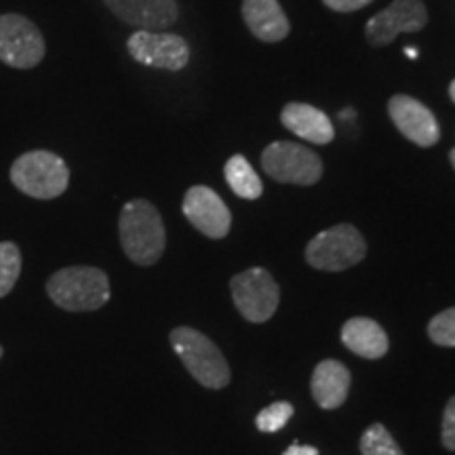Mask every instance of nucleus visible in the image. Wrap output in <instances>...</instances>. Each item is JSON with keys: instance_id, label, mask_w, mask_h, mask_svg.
<instances>
[{"instance_id": "nucleus-24", "label": "nucleus", "mask_w": 455, "mask_h": 455, "mask_svg": "<svg viewBox=\"0 0 455 455\" xmlns=\"http://www.w3.org/2000/svg\"><path fill=\"white\" fill-rule=\"evenodd\" d=\"M373 0H323V4L338 13H352V11L365 9L367 4H371Z\"/></svg>"}, {"instance_id": "nucleus-22", "label": "nucleus", "mask_w": 455, "mask_h": 455, "mask_svg": "<svg viewBox=\"0 0 455 455\" xmlns=\"http://www.w3.org/2000/svg\"><path fill=\"white\" fill-rule=\"evenodd\" d=\"M428 335L436 346L455 348V308H447L436 315L428 325Z\"/></svg>"}, {"instance_id": "nucleus-26", "label": "nucleus", "mask_w": 455, "mask_h": 455, "mask_svg": "<svg viewBox=\"0 0 455 455\" xmlns=\"http://www.w3.org/2000/svg\"><path fill=\"white\" fill-rule=\"evenodd\" d=\"M405 55L411 57V60H415V57H418V51H415L413 47H407V49H405Z\"/></svg>"}, {"instance_id": "nucleus-15", "label": "nucleus", "mask_w": 455, "mask_h": 455, "mask_svg": "<svg viewBox=\"0 0 455 455\" xmlns=\"http://www.w3.org/2000/svg\"><path fill=\"white\" fill-rule=\"evenodd\" d=\"M281 121L291 133L298 138L310 141V144L325 146L335 138L333 123L329 116L318 108L310 104H301V101H291L283 108Z\"/></svg>"}, {"instance_id": "nucleus-29", "label": "nucleus", "mask_w": 455, "mask_h": 455, "mask_svg": "<svg viewBox=\"0 0 455 455\" xmlns=\"http://www.w3.org/2000/svg\"><path fill=\"white\" fill-rule=\"evenodd\" d=\"M0 356H3V346H0Z\"/></svg>"}, {"instance_id": "nucleus-23", "label": "nucleus", "mask_w": 455, "mask_h": 455, "mask_svg": "<svg viewBox=\"0 0 455 455\" xmlns=\"http://www.w3.org/2000/svg\"><path fill=\"white\" fill-rule=\"evenodd\" d=\"M441 441L443 447L449 449V451H455V396L449 398L445 411H443Z\"/></svg>"}, {"instance_id": "nucleus-5", "label": "nucleus", "mask_w": 455, "mask_h": 455, "mask_svg": "<svg viewBox=\"0 0 455 455\" xmlns=\"http://www.w3.org/2000/svg\"><path fill=\"white\" fill-rule=\"evenodd\" d=\"M367 255V243L352 224H338L318 232L306 247V261L316 270L341 272L361 264Z\"/></svg>"}, {"instance_id": "nucleus-10", "label": "nucleus", "mask_w": 455, "mask_h": 455, "mask_svg": "<svg viewBox=\"0 0 455 455\" xmlns=\"http://www.w3.org/2000/svg\"><path fill=\"white\" fill-rule=\"evenodd\" d=\"M428 24V11L422 0H395L375 13L365 26V36L371 47H386L398 34H413Z\"/></svg>"}, {"instance_id": "nucleus-6", "label": "nucleus", "mask_w": 455, "mask_h": 455, "mask_svg": "<svg viewBox=\"0 0 455 455\" xmlns=\"http://www.w3.org/2000/svg\"><path fill=\"white\" fill-rule=\"evenodd\" d=\"M261 167L278 184L315 186L323 178V161L316 152L291 141H275L261 152Z\"/></svg>"}, {"instance_id": "nucleus-8", "label": "nucleus", "mask_w": 455, "mask_h": 455, "mask_svg": "<svg viewBox=\"0 0 455 455\" xmlns=\"http://www.w3.org/2000/svg\"><path fill=\"white\" fill-rule=\"evenodd\" d=\"M232 299L236 310L249 323H266L275 316L281 291L266 268H249L230 281Z\"/></svg>"}, {"instance_id": "nucleus-9", "label": "nucleus", "mask_w": 455, "mask_h": 455, "mask_svg": "<svg viewBox=\"0 0 455 455\" xmlns=\"http://www.w3.org/2000/svg\"><path fill=\"white\" fill-rule=\"evenodd\" d=\"M127 51L135 61L158 70L180 72L190 61V47L184 38L171 32L138 30L129 36Z\"/></svg>"}, {"instance_id": "nucleus-14", "label": "nucleus", "mask_w": 455, "mask_h": 455, "mask_svg": "<svg viewBox=\"0 0 455 455\" xmlns=\"http://www.w3.org/2000/svg\"><path fill=\"white\" fill-rule=\"evenodd\" d=\"M243 20L258 41L278 43L287 38V15L278 0H243Z\"/></svg>"}, {"instance_id": "nucleus-16", "label": "nucleus", "mask_w": 455, "mask_h": 455, "mask_svg": "<svg viewBox=\"0 0 455 455\" xmlns=\"http://www.w3.org/2000/svg\"><path fill=\"white\" fill-rule=\"evenodd\" d=\"M350 371L335 358L321 361L312 373V396L321 409H338L344 405L350 392Z\"/></svg>"}, {"instance_id": "nucleus-25", "label": "nucleus", "mask_w": 455, "mask_h": 455, "mask_svg": "<svg viewBox=\"0 0 455 455\" xmlns=\"http://www.w3.org/2000/svg\"><path fill=\"white\" fill-rule=\"evenodd\" d=\"M283 455H318V449L310 447V445H299V443H293V445L289 447Z\"/></svg>"}, {"instance_id": "nucleus-4", "label": "nucleus", "mask_w": 455, "mask_h": 455, "mask_svg": "<svg viewBox=\"0 0 455 455\" xmlns=\"http://www.w3.org/2000/svg\"><path fill=\"white\" fill-rule=\"evenodd\" d=\"M11 181L24 195L51 201L61 196L70 184V169L66 161L49 150H30L11 167Z\"/></svg>"}, {"instance_id": "nucleus-19", "label": "nucleus", "mask_w": 455, "mask_h": 455, "mask_svg": "<svg viewBox=\"0 0 455 455\" xmlns=\"http://www.w3.org/2000/svg\"><path fill=\"white\" fill-rule=\"evenodd\" d=\"M363 455H405L384 424L375 422L361 436Z\"/></svg>"}, {"instance_id": "nucleus-13", "label": "nucleus", "mask_w": 455, "mask_h": 455, "mask_svg": "<svg viewBox=\"0 0 455 455\" xmlns=\"http://www.w3.org/2000/svg\"><path fill=\"white\" fill-rule=\"evenodd\" d=\"M104 4L118 20L138 30H167L180 15L175 0H104Z\"/></svg>"}, {"instance_id": "nucleus-20", "label": "nucleus", "mask_w": 455, "mask_h": 455, "mask_svg": "<svg viewBox=\"0 0 455 455\" xmlns=\"http://www.w3.org/2000/svg\"><path fill=\"white\" fill-rule=\"evenodd\" d=\"M21 275V251L15 243H0V298L13 291Z\"/></svg>"}, {"instance_id": "nucleus-28", "label": "nucleus", "mask_w": 455, "mask_h": 455, "mask_svg": "<svg viewBox=\"0 0 455 455\" xmlns=\"http://www.w3.org/2000/svg\"><path fill=\"white\" fill-rule=\"evenodd\" d=\"M449 158H451V164H453V169H455V148L451 150V155H449Z\"/></svg>"}, {"instance_id": "nucleus-27", "label": "nucleus", "mask_w": 455, "mask_h": 455, "mask_svg": "<svg viewBox=\"0 0 455 455\" xmlns=\"http://www.w3.org/2000/svg\"><path fill=\"white\" fill-rule=\"evenodd\" d=\"M449 98H451L453 104H455V81L449 84Z\"/></svg>"}, {"instance_id": "nucleus-18", "label": "nucleus", "mask_w": 455, "mask_h": 455, "mask_svg": "<svg viewBox=\"0 0 455 455\" xmlns=\"http://www.w3.org/2000/svg\"><path fill=\"white\" fill-rule=\"evenodd\" d=\"M224 175L230 190L235 192L238 198H244V201H258L261 192H264V184H261L259 175L255 173L251 163H249L243 155H235L228 158Z\"/></svg>"}, {"instance_id": "nucleus-17", "label": "nucleus", "mask_w": 455, "mask_h": 455, "mask_svg": "<svg viewBox=\"0 0 455 455\" xmlns=\"http://www.w3.org/2000/svg\"><path fill=\"white\" fill-rule=\"evenodd\" d=\"M341 341L350 352L363 358H382L390 348L388 335L373 318L355 316L341 327Z\"/></svg>"}, {"instance_id": "nucleus-7", "label": "nucleus", "mask_w": 455, "mask_h": 455, "mask_svg": "<svg viewBox=\"0 0 455 455\" xmlns=\"http://www.w3.org/2000/svg\"><path fill=\"white\" fill-rule=\"evenodd\" d=\"M43 32L24 15H0V61L17 70H30L44 60Z\"/></svg>"}, {"instance_id": "nucleus-21", "label": "nucleus", "mask_w": 455, "mask_h": 455, "mask_svg": "<svg viewBox=\"0 0 455 455\" xmlns=\"http://www.w3.org/2000/svg\"><path fill=\"white\" fill-rule=\"evenodd\" d=\"M293 405L287 401H278L272 403L266 409H261L255 418V426H258L259 432H278L281 428L287 426L289 419L293 418Z\"/></svg>"}, {"instance_id": "nucleus-1", "label": "nucleus", "mask_w": 455, "mask_h": 455, "mask_svg": "<svg viewBox=\"0 0 455 455\" xmlns=\"http://www.w3.org/2000/svg\"><path fill=\"white\" fill-rule=\"evenodd\" d=\"M123 251L138 266H155L167 247V230L158 209L144 198H133L118 218Z\"/></svg>"}, {"instance_id": "nucleus-11", "label": "nucleus", "mask_w": 455, "mask_h": 455, "mask_svg": "<svg viewBox=\"0 0 455 455\" xmlns=\"http://www.w3.org/2000/svg\"><path fill=\"white\" fill-rule=\"evenodd\" d=\"M181 212H184L186 220L207 238H224L230 232V209L212 188L192 186L186 192Z\"/></svg>"}, {"instance_id": "nucleus-12", "label": "nucleus", "mask_w": 455, "mask_h": 455, "mask_svg": "<svg viewBox=\"0 0 455 455\" xmlns=\"http://www.w3.org/2000/svg\"><path fill=\"white\" fill-rule=\"evenodd\" d=\"M388 114L395 127L419 148H430L441 140V127L435 114L422 101L409 95H395L388 101Z\"/></svg>"}, {"instance_id": "nucleus-2", "label": "nucleus", "mask_w": 455, "mask_h": 455, "mask_svg": "<svg viewBox=\"0 0 455 455\" xmlns=\"http://www.w3.org/2000/svg\"><path fill=\"white\" fill-rule=\"evenodd\" d=\"M47 293L55 306L68 312H93L110 299V281L93 266H68L47 281Z\"/></svg>"}, {"instance_id": "nucleus-3", "label": "nucleus", "mask_w": 455, "mask_h": 455, "mask_svg": "<svg viewBox=\"0 0 455 455\" xmlns=\"http://www.w3.org/2000/svg\"><path fill=\"white\" fill-rule=\"evenodd\" d=\"M175 355L204 388L221 390L230 384V365L213 339L192 327H178L169 335Z\"/></svg>"}]
</instances>
